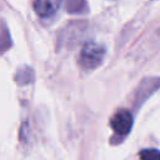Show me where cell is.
Wrapping results in <instances>:
<instances>
[{"label":"cell","mask_w":160,"mask_h":160,"mask_svg":"<svg viewBox=\"0 0 160 160\" xmlns=\"http://www.w3.org/2000/svg\"><path fill=\"white\" fill-rule=\"evenodd\" d=\"M104 56H105V49L100 44L89 41L82 46L80 51L79 65L85 70L95 69L102 62Z\"/></svg>","instance_id":"1"},{"label":"cell","mask_w":160,"mask_h":160,"mask_svg":"<svg viewBox=\"0 0 160 160\" xmlns=\"http://www.w3.org/2000/svg\"><path fill=\"white\" fill-rule=\"evenodd\" d=\"M112 130L119 135H126L132 126V115L129 110L121 109L114 114L110 120Z\"/></svg>","instance_id":"2"},{"label":"cell","mask_w":160,"mask_h":160,"mask_svg":"<svg viewBox=\"0 0 160 160\" xmlns=\"http://www.w3.org/2000/svg\"><path fill=\"white\" fill-rule=\"evenodd\" d=\"M61 0H34V10L39 16L46 18L56 12Z\"/></svg>","instance_id":"3"},{"label":"cell","mask_w":160,"mask_h":160,"mask_svg":"<svg viewBox=\"0 0 160 160\" xmlns=\"http://www.w3.org/2000/svg\"><path fill=\"white\" fill-rule=\"evenodd\" d=\"M140 160H160V151L158 149H145L140 151Z\"/></svg>","instance_id":"4"}]
</instances>
